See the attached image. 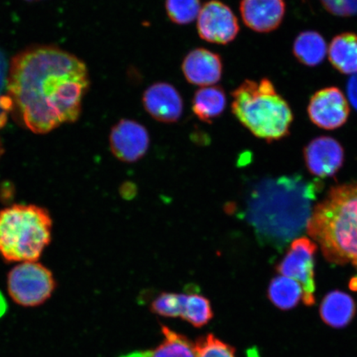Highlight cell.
I'll return each instance as SVG.
<instances>
[{"label": "cell", "mask_w": 357, "mask_h": 357, "mask_svg": "<svg viewBox=\"0 0 357 357\" xmlns=\"http://www.w3.org/2000/svg\"><path fill=\"white\" fill-rule=\"evenodd\" d=\"M7 307L8 306L6 298H4L2 293L0 292V318H2L4 314H6Z\"/></svg>", "instance_id": "27"}, {"label": "cell", "mask_w": 357, "mask_h": 357, "mask_svg": "<svg viewBox=\"0 0 357 357\" xmlns=\"http://www.w3.org/2000/svg\"><path fill=\"white\" fill-rule=\"evenodd\" d=\"M302 287L297 281L280 275L271 280L268 288V297L281 310H289L303 300Z\"/></svg>", "instance_id": "19"}, {"label": "cell", "mask_w": 357, "mask_h": 357, "mask_svg": "<svg viewBox=\"0 0 357 357\" xmlns=\"http://www.w3.org/2000/svg\"><path fill=\"white\" fill-rule=\"evenodd\" d=\"M56 287L52 271L41 263L22 262L8 275V290L12 300L24 307L43 305Z\"/></svg>", "instance_id": "6"}, {"label": "cell", "mask_w": 357, "mask_h": 357, "mask_svg": "<svg viewBox=\"0 0 357 357\" xmlns=\"http://www.w3.org/2000/svg\"><path fill=\"white\" fill-rule=\"evenodd\" d=\"M142 104L151 118L166 123L178 121L184 109L181 93L172 84L165 82L155 83L147 88Z\"/></svg>", "instance_id": "11"}, {"label": "cell", "mask_w": 357, "mask_h": 357, "mask_svg": "<svg viewBox=\"0 0 357 357\" xmlns=\"http://www.w3.org/2000/svg\"><path fill=\"white\" fill-rule=\"evenodd\" d=\"M325 10L333 15L351 17L357 15V0H320Z\"/></svg>", "instance_id": "25"}, {"label": "cell", "mask_w": 357, "mask_h": 357, "mask_svg": "<svg viewBox=\"0 0 357 357\" xmlns=\"http://www.w3.org/2000/svg\"><path fill=\"white\" fill-rule=\"evenodd\" d=\"M350 107L340 89L328 87L311 97L307 114L316 126L333 130L341 128L349 117Z\"/></svg>", "instance_id": "9"}, {"label": "cell", "mask_w": 357, "mask_h": 357, "mask_svg": "<svg viewBox=\"0 0 357 357\" xmlns=\"http://www.w3.org/2000/svg\"><path fill=\"white\" fill-rule=\"evenodd\" d=\"M197 30L204 41L226 45L238 37L240 26L234 13L227 4L220 0H211L201 8Z\"/></svg>", "instance_id": "8"}, {"label": "cell", "mask_w": 357, "mask_h": 357, "mask_svg": "<svg viewBox=\"0 0 357 357\" xmlns=\"http://www.w3.org/2000/svg\"><path fill=\"white\" fill-rule=\"evenodd\" d=\"M164 339L158 347L149 351V357H196L195 343L190 339L162 326Z\"/></svg>", "instance_id": "20"}, {"label": "cell", "mask_w": 357, "mask_h": 357, "mask_svg": "<svg viewBox=\"0 0 357 357\" xmlns=\"http://www.w3.org/2000/svg\"><path fill=\"white\" fill-rule=\"evenodd\" d=\"M307 233L326 260L344 265L357 260V182L333 187L312 209Z\"/></svg>", "instance_id": "3"}, {"label": "cell", "mask_w": 357, "mask_h": 357, "mask_svg": "<svg viewBox=\"0 0 357 357\" xmlns=\"http://www.w3.org/2000/svg\"><path fill=\"white\" fill-rule=\"evenodd\" d=\"M26 1H33V0H26Z\"/></svg>", "instance_id": "31"}, {"label": "cell", "mask_w": 357, "mask_h": 357, "mask_svg": "<svg viewBox=\"0 0 357 357\" xmlns=\"http://www.w3.org/2000/svg\"><path fill=\"white\" fill-rule=\"evenodd\" d=\"M47 209L15 204L0 211V255L8 262L36 261L52 239Z\"/></svg>", "instance_id": "5"}, {"label": "cell", "mask_w": 357, "mask_h": 357, "mask_svg": "<svg viewBox=\"0 0 357 357\" xmlns=\"http://www.w3.org/2000/svg\"><path fill=\"white\" fill-rule=\"evenodd\" d=\"M356 310V303L352 298L336 290L328 293L321 303L320 316L326 324L342 328L354 319Z\"/></svg>", "instance_id": "15"}, {"label": "cell", "mask_w": 357, "mask_h": 357, "mask_svg": "<svg viewBox=\"0 0 357 357\" xmlns=\"http://www.w3.org/2000/svg\"><path fill=\"white\" fill-rule=\"evenodd\" d=\"M213 312L211 303L199 294H187L181 319L195 328L204 327L211 322Z\"/></svg>", "instance_id": "21"}, {"label": "cell", "mask_w": 357, "mask_h": 357, "mask_svg": "<svg viewBox=\"0 0 357 357\" xmlns=\"http://www.w3.org/2000/svg\"><path fill=\"white\" fill-rule=\"evenodd\" d=\"M227 97L220 86L201 87L192 100V110L201 121L212 123L226 109Z\"/></svg>", "instance_id": "16"}, {"label": "cell", "mask_w": 357, "mask_h": 357, "mask_svg": "<svg viewBox=\"0 0 357 357\" xmlns=\"http://www.w3.org/2000/svg\"><path fill=\"white\" fill-rule=\"evenodd\" d=\"M328 55L339 73L351 75L357 73V35L343 33L336 36L330 44Z\"/></svg>", "instance_id": "17"}, {"label": "cell", "mask_w": 357, "mask_h": 357, "mask_svg": "<svg viewBox=\"0 0 357 357\" xmlns=\"http://www.w3.org/2000/svg\"><path fill=\"white\" fill-rule=\"evenodd\" d=\"M89 86L86 64L61 49L41 47L13 60L8 96L19 118L35 133H47L74 123Z\"/></svg>", "instance_id": "1"}, {"label": "cell", "mask_w": 357, "mask_h": 357, "mask_svg": "<svg viewBox=\"0 0 357 357\" xmlns=\"http://www.w3.org/2000/svg\"><path fill=\"white\" fill-rule=\"evenodd\" d=\"M2 154V149H1V146H0V155H1Z\"/></svg>", "instance_id": "30"}, {"label": "cell", "mask_w": 357, "mask_h": 357, "mask_svg": "<svg viewBox=\"0 0 357 357\" xmlns=\"http://www.w3.org/2000/svg\"><path fill=\"white\" fill-rule=\"evenodd\" d=\"M181 68L187 82L194 86H214L222 78V58L207 49L196 48L186 55Z\"/></svg>", "instance_id": "14"}, {"label": "cell", "mask_w": 357, "mask_h": 357, "mask_svg": "<svg viewBox=\"0 0 357 357\" xmlns=\"http://www.w3.org/2000/svg\"><path fill=\"white\" fill-rule=\"evenodd\" d=\"M112 153L123 162H137L149 151V133L139 123L130 119H122L116 123L109 136Z\"/></svg>", "instance_id": "10"}, {"label": "cell", "mask_w": 357, "mask_h": 357, "mask_svg": "<svg viewBox=\"0 0 357 357\" xmlns=\"http://www.w3.org/2000/svg\"><path fill=\"white\" fill-rule=\"evenodd\" d=\"M231 97L233 114L253 135L269 142L289 135L292 110L269 79H245L231 92Z\"/></svg>", "instance_id": "4"}, {"label": "cell", "mask_w": 357, "mask_h": 357, "mask_svg": "<svg viewBox=\"0 0 357 357\" xmlns=\"http://www.w3.org/2000/svg\"><path fill=\"white\" fill-rule=\"evenodd\" d=\"M149 351H136L122 357H149Z\"/></svg>", "instance_id": "28"}, {"label": "cell", "mask_w": 357, "mask_h": 357, "mask_svg": "<svg viewBox=\"0 0 357 357\" xmlns=\"http://www.w3.org/2000/svg\"><path fill=\"white\" fill-rule=\"evenodd\" d=\"M348 100L357 111V73L352 75L347 86Z\"/></svg>", "instance_id": "26"}, {"label": "cell", "mask_w": 357, "mask_h": 357, "mask_svg": "<svg viewBox=\"0 0 357 357\" xmlns=\"http://www.w3.org/2000/svg\"><path fill=\"white\" fill-rule=\"evenodd\" d=\"M200 0H166V10L174 24L186 25L197 19L201 10Z\"/></svg>", "instance_id": "22"}, {"label": "cell", "mask_w": 357, "mask_h": 357, "mask_svg": "<svg viewBox=\"0 0 357 357\" xmlns=\"http://www.w3.org/2000/svg\"><path fill=\"white\" fill-rule=\"evenodd\" d=\"M325 39L314 31L301 33L293 45V53L301 64L314 67L322 63L328 54Z\"/></svg>", "instance_id": "18"}, {"label": "cell", "mask_w": 357, "mask_h": 357, "mask_svg": "<svg viewBox=\"0 0 357 357\" xmlns=\"http://www.w3.org/2000/svg\"><path fill=\"white\" fill-rule=\"evenodd\" d=\"M317 245L309 238L294 240L287 255L278 266L281 275L293 279L302 287L303 301L306 305H314V253Z\"/></svg>", "instance_id": "7"}, {"label": "cell", "mask_w": 357, "mask_h": 357, "mask_svg": "<svg viewBox=\"0 0 357 357\" xmlns=\"http://www.w3.org/2000/svg\"><path fill=\"white\" fill-rule=\"evenodd\" d=\"M354 264L357 266V260L354 262ZM349 287L351 289L354 290V291H357V276L351 280Z\"/></svg>", "instance_id": "29"}, {"label": "cell", "mask_w": 357, "mask_h": 357, "mask_svg": "<svg viewBox=\"0 0 357 357\" xmlns=\"http://www.w3.org/2000/svg\"><path fill=\"white\" fill-rule=\"evenodd\" d=\"M241 16L254 32L271 33L278 29L285 15L284 0H242Z\"/></svg>", "instance_id": "13"}, {"label": "cell", "mask_w": 357, "mask_h": 357, "mask_svg": "<svg viewBox=\"0 0 357 357\" xmlns=\"http://www.w3.org/2000/svg\"><path fill=\"white\" fill-rule=\"evenodd\" d=\"M319 183L298 176L264 183L252 204L251 218L257 231L275 245H283L307 229Z\"/></svg>", "instance_id": "2"}, {"label": "cell", "mask_w": 357, "mask_h": 357, "mask_svg": "<svg viewBox=\"0 0 357 357\" xmlns=\"http://www.w3.org/2000/svg\"><path fill=\"white\" fill-rule=\"evenodd\" d=\"M303 155L310 173L319 178L334 176L344 162L342 145L330 137H319L311 141Z\"/></svg>", "instance_id": "12"}, {"label": "cell", "mask_w": 357, "mask_h": 357, "mask_svg": "<svg viewBox=\"0 0 357 357\" xmlns=\"http://www.w3.org/2000/svg\"><path fill=\"white\" fill-rule=\"evenodd\" d=\"M187 294L162 293L151 303V310L165 318H181Z\"/></svg>", "instance_id": "23"}, {"label": "cell", "mask_w": 357, "mask_h": 357, "mask_svg": "<svg viewBox=\"0 0 357 357\" xmlns=\"http://www.w3.org/2000/svg\"><path fill=\"white\" fill-rule=\"evenodd\" d=\"M196 357H236L233 347L209 333L195 342Z\"/></svg>", "instance_id": "24"}]
</instances>
